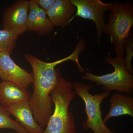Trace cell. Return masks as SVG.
Here are the masks:
<instances>
[{
	"instance_id": "cell-1",
	"label": "cell",
	"mask_w": 133,
	"mask_h": 133,
	"mask_svg": "<svg viewBox=\"0 0 133 133\" xmlns=\"http://www.w3.org/2000/svg\"><path fill=\"white\" fill-rule=\"evenodd\" d=\"M82 51L81 48L76 46L70 55L51 63L44 62L30 54L24 55L33 70V90L29 103L35 119L42 127H46L53 112L51 94L61 77L60 71L55 67L69 60L74 61L79 67V57Z\"/></svg>"
},
{
	"instance_id": "cell-2",
	"label": "cell",
	"mask_w": 133,
	"mask_h": 133,
	"mask_svg": "<svg viewBox=\"0 0 133 133\" xmlns=\"http://www.w3.org/2000/svg\"><path fill=\"white\" fill-rule=\"evenodd\" d=\"M72 84L62 77L51 94L55 108L43 133H77L73 114L69 111L75 97Z\"/></svg>"
},
{
	"instance_id": "cell-3",
	"label": "cell",
	"mask_w": 133,
	"mask_h": 133,
	"mask_svg": "<svg viewBox=\"0 0 133 133\" xmlns=\"http://www.w3.org/2000/svg\"><path fill=\"white\" fill-rule=\"evenodd\" d=\"M109 21L104 29V34L110 36L116 57H124V45L133 26V5L127 1L111 2Z\"/></svg>"
},
{
	"instance_id": "cell-4",
	"label": "cell",
	"mask_w": 133,
	"mask_h": 133,
	"mask_svg": "<svg viewBox=\"0 0 133 133\" xmlns=\"http://www.w3.org/2000/svg\"><path fill=\"white\" fill-rule=\"evenodd\" d=\"M75 95L83 100L85 106L87 119L83 123L84 130L91 129L94 133H115L105 125L102 118L101 106L102 101L109 96L110 92L106 91L93 95L89 92L92 86L76 82L72 84Z\"/></svg>"
},
{
	"instance_id": "cell-5",
	"label": "cell",
	"mask_w": 133,
	"mask_h": 133,
	"mask_svg": "<svg viewBox=\"0 0 133 133\" xmlns=\"http://www.w3.org/2000/svg\"><path fill=\"white\" fill-rule=\"evenodd\" d=\"M104 62L112 65L114 71L102 76H96L84 70L82 79L103 86V90L110 92L117 91L131 94L133 90V76L126 69L124 58L107 56L105 57Z\"/></svg>"
},
{
	"instance_id": "cell-6",
	"label": "cell",
	"mask_w": 133,
	"mask_h": 133,
	"mask_svg": "<svg viewBox=\"0 0 133 133\" xmlns=\"http://www.w3.org/2000/svg\"><path fill=\"white\" fill-rule=\"evenodd\" d=\"M76 6V14L70 21L76 16L83 19L92 20L95 23L97 32V42L99 46L101 37L104 34V29L106 23L104 15L109 10L111 3H105L100 0H70Z\"/></svg>"
},
{
	"instance_id": "cell-7",
	"label": "cell",
	"mask_w": 133,
	"mask_h": 133,
	"mask_svg": "<svg viewBox=\"0 0 133 133\" xmlns=\"http://www.w3.org/2000/svg\"><path fill=\"white\" fill-rule=\"evenodd\" d=\"M29 1L18 0L5 10L3 18V29L19 36L27 31Z\"/></svg>"
},
{
	"instance_id": "cell-8",
	"label": "cell",
	"mask_w": 133,
	"mask_h": 133,
	"mask_svg": "<svg viewBox=\"0 0 133 133\" xmlns=\"http://www.w3.org/2000/svg\"><path fill=\"white\" fill-rule=\"evenodd\" d=\"M0 78L28 88L33 83V76L17 65L9 53L0 51Z\"/></svg>"
},
{
	"instance_id": "cell-9",
	"label": "cell",
	"mask_w": 133,
	"mask_h": 133,
	"mask_svg": "<svg viewBox=\"0 0 133 133\" xmlns=\"http://www.w3.org/2000/svg\"><path fill=\"white\" fill-rule=\"evenodd\" d=\"M54 27L46 12L39 8L35 0L29 1L27 30L40 36L48 35L53 32Z\"/></svg>"
},
{
	"instance_id": "cell-10",
	"label": "cell",
	"mask_w": 133,
	"mask_h": 133,
	"mask_svg": "<svg viewBox=\"0 0 133 133\" xmlns=\"http://www.w3.org/2000/svg\"><path fill=\"white\" fill-rule=\"evenodd\" d=\"M10 115L28 133H43L44 131L35 119L29 102H20L6 108Z\"/></svg>"
},
{
	"instance_id": "cell-11",
	"label": "cell",
	"mask_w": 133,
	"mask_h": 133,
	"mask_svg": "<svg viewBox=\"0 0 133 133\" xmlns=\"http://www.w3.org/2000/svg\"><path fill=\"white\" fill-rule=\"evenodd\" d=\"M31 94L27 88L9 81L0 83V105L5 108L23 102H29Z\"/></svg>"
},
{
	"instance_id": "cell-12",
	"label": "cell",
	"mask_w": 133,
	"mask_h": 133,
	"mask_svg": "<svg viewBox=\"0 0 133 133\" xmlns=\"http://www.w3.org/2000/svg\"><path fill=\"white\" fill-rule=\"evenodd\" d=\"M76 10L70 0H56L46 14L54 27L63 28L70 23Z\"/></svg>"
},
{
	"instance_id": "cell-13",
	"label": "cell",
	"mask_w": 133,
	"mask_h": 133,
	"mask_svg": "<svg viewBox=\"0 0 133 133\" xmlns=\"http://www.w3.org/2000/svg\"><path fill=\"white\" fill-rule=\"evenodd\" d=\"M109 112L103 121L105 123L112 117L128 115L133 117V98L128 95L114 93L110 99Z\"/></svg>"
},
{
	"instance_id": "cell-14",
	"label": "cell",
	"mask_w": 133,
	"mask_h": 133,
	"mask_svg": "<svg viewBox=\"0 0 133 133\" xmlns=\"http://www.w3.org/2000/svg\"><path fill=\"white\" fill-rule=\"evenodd\" d=\"M6 109L0 105V129H8L16 133H28L17 122L12 119Z\"/></svg>"
},
{
	"instance_id": "cell-15",
	"label": "cell",
	"mask_w": 133,
	"mask_h": 133,
	"mask_svg": "<svg viewBox=\"0 0 133 133\" xmlns=\"http://www.w3.org/2000/svg\"><path fill=\"white\" fill-rule=\"evenodd\" d=\"M19 37L12 31L0 30V51L11 55L16 46L17 40Z\"/></svg>"
},
{
	"instance_id": "cell-16",
	"label": "cell",
	"mask_w": 133,
	"mask_h": 133,
	"mask_svg": "<svg viewBox=\"0 0 133 133\" xmlns=\"http://www.w3.org/2000/svg\"><path fill=\"white\" fill-rule=\"evenodd\" d=\"M124 48L125 52H126L125 57L124 58L126 69L129 72L132 74V60L133 56V36L132 33H130L125 41Z\"/></svg>"
},
{
	"instance_id": "cell-17",
	"label": "cell",
	"mask_w": 133,
	"mask_h": 133,
	"mask_svg": "<svg viewBox=\"0 0 133 133\" xmlns=\"http://www.w3.org/2000/svg\"><path fill=\"white\" fill-rule=\"evenodd\" d=\"M39 8L47 12L51 8L56 0H35Z\"/></svg>"
},
{
	"instance_id": "cell-18",
	"label": "cell",
	"mask_w": 133,
	"mask_h": 133,
	"mask_svg": "<svg viewBox=\"0 0 133 133\" xmlns=\"http://www.w3.org/2000/svg\"><path fill=\"white\" fill-rule=\"evenodd\" d=\"M0 83H1V82H0Z\"/></svg>"
}]
</instances>
